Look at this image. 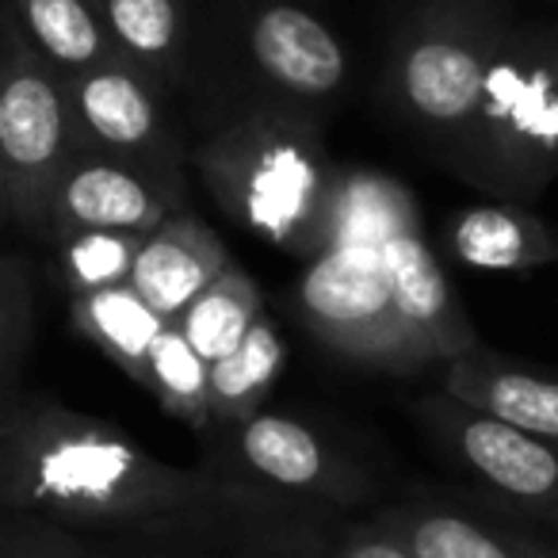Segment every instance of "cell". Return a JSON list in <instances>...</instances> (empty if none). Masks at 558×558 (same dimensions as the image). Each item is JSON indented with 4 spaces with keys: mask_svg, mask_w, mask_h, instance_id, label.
<instances>
[{
    "mask_svg": "<svg viewBox=\"0 0 558 558\" xmlns=\"http://www.w3.org/2000/svg\"><path fill=\"white\" fill-rule=\"evenodd\" d=\"M222 501L241 497L207 466L165 463L111 421L27 398L12 512L104 539L169 524Z\"/></svg>",
    "mask_w": 558,
    "mask_h": 558,
    "instance_id": "1",
    "label": "cell"
},
{
    "mask_svg": "<svg viewBox=\"0 0 558 558\" xmlns=\"http://www.w3.org/2000/svg\"><path fill=\"white\" fill-rule=\"evenodd\" d=\"M195 169L256 238L306 260L322 253L337 169L318 131L295 111L256 108L238 116L203 142Z\"/></svg>",
    "mask_w": 558,
    "mask_h": 558,
    "instance_id": "2",
    "label": "cell"
},
{
    "mask_svg": "<svg viewBox=\"0 0 558 558\" xmlns=\"http://www.w3.org/2000/svg\"><path fill=\"white\" fill-rule=\"evenodd\" d=\"M448 157L497 203L524 207L558 180V24L509 27L474 119Z\"/></svg>",
    "mask_w": 558,
    "mask_h": 558,
    "instance_id": "3",
    "label": "cell"
},
{
    "mask_svg": "<svg viewBox=\"0 0 558 558\" xmlns=\"http://www.w3.org/2000/svg\"><path fill=\"white\" fill-rule=\"evenodd\" d=\"M203 466L241 501L268 509L352 517L375 494L372 471L295 413L260 410L222 433Z\"/></svg>",
    "mask_w": 558,
    "mask_h": 558,
    "instance_id": "4",
    "label": "cell"
},
{
    "mask_svg": "<svg viewBox=\"0 0 558 558\" xmlns=\"http://www.w3.org/2000/svg\"><path fill=\"white\" fill-rule=\"evenodd\" d=\"M509 27L512 20L494 0H425L390 50L387 88L398 111L440 146H456L474 119Z\"/></svg>",
    "mask_w": 558,
    "mask_h": 558,
    "instance_id": "5",
    "label": "cell"
},
{
    "mask_svg": "<svg viewBox=\"0 0 558 558\" xmlns=\"http://www.w3.org/2000/svg\"><path fill=\"white\" fill-rule=\"evenodd\" d=\"M77 154L65 81L9 24L0 47V192L12 222L47 238L50 199Z\"/></svg>",
    "mask_w": 558,
    "mask_h": 558,
    "instance_id": "6",
    "label": "cell"
},
{
    "mask_svg": "<svg viewBox=\"0 0 558 558\" xmlns=\"http://www.w3.org/2000/svg\"><path fill=\"white\" fill-rule=\"evenodd\" d=\"M299 318L322 344L375 372H421L395 318V288L383 248H326L299 279Z\"/></svg>",
    "mask_w": 558,
    "mask_h": 558,
    "instance_id": "7",
    "label": "cell"
},
{
    "mask_svg": "<svg viewBox=\"0 0 558 558\" xmlns=\"http://www.w3.org/2000/svg\"><path fill=\"white\" fill-rule=\"evenodd\" d=\"M421 425L448 459L466 471L489 501L505 505L532 524H558V448L539 436L494 421L451 395H433L417 405Z\"/></svg>",
    "mask_w": 558,
    "mask_h": 558,
    "instance_id": "8",
    "label": "cell"
},
{
    "mask_svg": "<svg viewBox=\"0 0 558 558\" xmlns=\"http://www.w3.org/2000/svg\"><path fill=\"white\" fill-rule=\"evenodd\" d=\"M333 517L222 501L215 509L93 539L100 558H322V532Z\"/></svg>",
    "mask_w": 558,
    "mask_h": 558,
    "instance_id": "9",
    "label": "cell"
},
{
    "mask_svg": "<svg viewBox=\"0 0 558 558\" xmlns=\"http://www.w3.org/2000/svg\"><path fill=\"white\" fill-rule=\"evenodd\" d=\"M367 517L413 558H558L550 535L489 497L413 494Z\"/></svg>",
    "mask_w": 558,
    "mask_h": 558,
    "instance_id": "10",
    "label": "cell"
},
{
    "mask_svg": "<svg viewBox=\"0 0 558 558\" xmlns=\"http://www.w3.org/2000/svg\"><path fill=\"white\" fill-rule=\"evenodd\" d=\"M180 210V177L177 172L146 169V165L123 161L85 149L70 161L58 192L50 199L47 238L81 230H111V233H149L169 222Z\"/></svg>",
    "mask_w": 558,
    "mask_h": 558,
    "instance_id": "11",
    "label": "cell"
},
{
    "mask_svg": "<svg viewBox=\"0 0 558 558\" xmlns=\"http://www.w3.org/2000/svg\"><path fill=\"white\" fill-rule=\"evenodd\" d=\"M65 96L85 149L123 157L146 169L177 172L157 81L134 62L111 58L96 70L77 73L65 81Z\"/></svg>",
    "mask_w": 558,
    "mask_h": 558,
    "instance_id": "12",
    "label": "cell"
},
{
    "mask_svg": "<svg viewBox=\"0 0 558 558\" xmlns=\"http://www.w3.org/2000/svg\"><path fill=\"white\" fill-rule=\"evenodd\" d=\"M390 288H395V318L417 356L421 372L433 364H451L463 352L478 349V333L459 306L440 260L425 241V230H410L387 248Z\"/></svg>",
    "mask_w": 558,
    "mask_h": 558,
    "instance_id": "13",
    "label": "cell"
},
{
    "mask_svg": "<svg viewBox=\"0 0 558 558\" xmlns=\"http://www.w3.org/2000/svg\"><path fill=\"white\" fill-rule=\"evenodd\" d=\"M245 43L264 81L295 100H329L349 81V54L341 39L295 4H268L256 12Z\"/></svg>",
    "mask_w": 558,
    "mask_h": 558,
    "instance_id": "14",
    "label": "cell"
},
{
    "mask_svg": "<svg viewBox=\"0 0 558 558\" xmlns=\"http://www.w3.org/2000/svg\"><path fill=\"white\" fill-rule=\"evenodd\" d=\"M444 395L558 448V375L478 349L444 364Z\"/></svg>",
    "mask_w": 558,
    "mask_h": 558,
    "instance_id": "15",
    "label": "cell"
},
{
    "mask_svg": "<svg viewBox=\"0 0 558 558\" xmlns=\"http://www.w3.org/2000/svg\"><path fill=\"white\" fill-rule=\"evenodd\" d=\"M230 264V253L215 230L177 210L142 241L131 288L146 299L149 311H157L165 322H177Z\"/></svg>",
    "mask_w": 558,
    "mask_h": 558,
    "instance_id": "16",
    "label": "cell"
},
{
    "mask_svg": "<svg viewBox=\"0 0 558 558\" xmlns=\"http://www.w3.org/2000/svg\"><path fill=\"white\" fill-rule=\"evenodd\" d=\"M421 230V207L402 180L375 169H337L326 215V248H387Z\"/></svg>",
    "mask_w": 558,
    "mask_h": 558,
    "instance_id": "17",
    "label": "cell"
},
{
    "mask_svg": "<svg viewBox=\"0 0 558 558\" xmlns=\"http://www.w3.org/2000/svg\"><path fill=\"white\" fill-rule=\"evenodd\" d=\"M448 245L459 264L478 271H535L558 264V233L520 203L466 207L451 222Z\"/></svg>",
    "mask_w": 558,
    "mask_h": 558,
    "instance_id": "18",
    "label": "cell"
},
{
    "mask_svg": "<svg viewBox=\"0 0 558 558\" xmlns=\"http://www.w3.org/2000/svg\"><path fill=\"white\" fill-rule=\"evenodd\" d=\"M12 27L62 81L123 58L93 0H12Z\"/></svg>",
    "mask_w": 558,
    "mask_h": 558,
    "instance_id": "19",
    "label": "cell"
},
{
    "mask_svg": "<svg viewBox=\"0 0 558 558\" xmlns=\"http://www.w3.org/2000/svg\"><path fill=\"white\" fill-rule=\"evenodd\" d=\"M73 326L88 344L104 352L126 379H134L138 387L149 383V356L154 344L161 341V333L169 329V322L157 311H149L146 299L131 288H104L93 295L73 299Z\"/></svg>",
    "mask_w": 558,
    "mask_h": 558,
    "instance_id": "20",
    "label": "cell"
},
{
    "mask_svg": "<svg viewBox=\"0 0 558 558\" xmlns=\"http://www.w3.org/2000/svg\"><path fill=\"white\" fill-rule=\"evenodd\" d=\"M283 360H288V344L268 318H260L230 356L210 364V433H222V428H233L260 413L279 372H283Z\"/></svg>",
    "mask_w": 558,
    "mask_h": 558,
    "instance_id": "21",
    "label": "cell"
},
{
    "mask_svg": "<svg viewBox=\"0 0 558 558\" xmlns=\"http://www.w3.org/2000/svg\"><path fill=\"white\" fill-rule=\"evenodd\" d=\"M260 318H264V299L260 288H256V279L248 271H241L238 264H230L172 326L187 337V344L207 364H218V360L230 356L245 341L248 329Z\"/></svg>",
    "mask_w": 558,
    "mask_h": 558,
    "instance_id": "22",
    "label": "cell"
},
{
    "mask_svg": "<svg viewBox=\"0 0 558 558\" xmlns=\"http://www.w3.org/2000/svg\"><path fill=\"white\" fill-rule=\"evenodd\" d=\"M116 50L161 81L177 65L184 35V0H93Z\"/></svg>",
    "mask_w": 558,
    "mask_h": 558,
    "instance_id": "23",
    "label": "cell"
},
{
    "mask_svg": "<svg viewBox=\"0 0 558 558\" xmlns=\"http://www.w3.org/2000/svg\"><path fill=\"white\" fill-rule=\"evenodd\" d=\"M207 387H210V364L169 322V329L161 333V341L154 344V356H149L146 390L161 402L165 413H172V417L184 421L187 428H195V433L207 436L210 433Z\"/></svg>",
    "mask_w": 558,
    "mask_h": 558,
    "instance_id": "24",
    "label": "cell"
},
{
    "mask_svg": "<svg viewBox=\"0 0 558 558\" xmlns=\"http://www.w3.org/2000/svg\"><path fill=\"white\" fill-rule=\"evenodd\" d=\"M142 241H146L142 233H111V230H81V233L54 238L58 268H62V279L65 288L73 291V299L131 283Z\"/></svg>",
    "mask_w": 558,
    "mask_h": 558,
    "instance_id": "25",
    "label": "cell"
},
{
    "mask_svg": "<svg viewBox=\"0 0 558 558\" xmlns=\"http://www.w3.org/2000/svg\"><path fill=\"white\" fill-rule=\"evenodd\" d=\"M35 333V288L20 256H0V387L16 383Z\"/></svg>",
    "mask_w": 558,
    "mask_h": 558,
    "instance_id": "26",
    "label": "cell"
},
{
    "mask_svg": "<svg viewBox=\"0 0 558 558\" xmlns=\"http://www.w3.org/2000/svg\"><path fill=\"white\" fill-rule=\"evenodd\" d=\"M0 558H100L88 535L39 517H0Z\"/></svg>",
    "mask_w": 558,
    "mask_h": 558,
    "instance_id": "27",
    "label": "cell"
},
{
    "mask_svg": "<svg viewBox=\"0 0 558 558\" xmlns=\"http://www.w3.org/2000/svg\"><path fill=\"white\" fill-rule=\"evenodd\" d=\"M322 558H413L372 517H333L322 532Z\"/></svg>",
    "mask_w": 558,
    "mask_h": 558,
    "instance_id": "28",
    "label": "cell"
},
{
    "mask_svg": "<svg viewBox=\"0 0 558 558\" xmlns=\"http://www.w3.org/2000/svg\"><path fill=\"white\" fill-rule=\"evenodd\" d=\"M24 410H27V398L16 390V383L0 387V517H12V482H16Z\"/></svg>",
    "mask_w": 558,
    "mask_h": 558,
    "instance_id": "29",
    "label": "cell"
},
{
    "mask_svg": "<svg viewBox=\"0 0 558 558\" xmlns=\"http://www.w3.org/2000/svg\"><path fill=\"white\" fill-rule=\"evenodd\" d=\"M9 222H12V218H9V203H4V192H0V230H4Z\"/></svg>",
    "mask_w": 558,
    "mask_h": 558,
    "instance_id": "30",
    "label": "cell"
},
{
    "mask_svg": "<svg viewBox=\"0 0 558 558\" xmlns=\"http://www.w3.org/2000/svg\"><path fill=\"white\" fill-rule=\"evenodd\" d=\"M547 535H550V543H555V550H558V524H550Z\"/></svg>",
    "mask_w": 558,
    "mask_h": 558,
    "instance_id": "31",
    "label": "cell"
}]
</instances>
